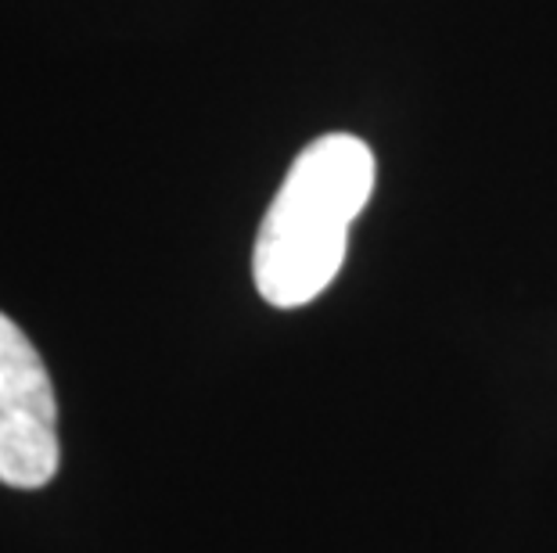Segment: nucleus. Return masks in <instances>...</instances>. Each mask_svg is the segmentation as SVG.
Returning <instances> with one entry per match:
<instances>
[{
	"instance_id": "obj_1",
	"label": "nucleus",
	"mask_w": 557,
	"mask_h": 553,
	"mask_svg": "<svg viewBox=\"0 0 557 553\" xmlns=\"http://www.w3.org/2000/svg\"><path fill=\"white\" fill-rule=\"evenodd\" d=\"M374 155L360 137L327 134L299 151L256 234L252 277L277 310L313 302L338 277L349 227L374 194Z\"/></svg>"
},
{
	"instance_id": "obj_2",
	"label": "nucleus",
	"mask_w": 557,
	"mask_h": 553,
	"mask_svg": "<svg viewBox=\"0 0 557 553\" xmlns=\"http://www.w3.org/2000/svg\"><path fill=\"white\" fill-rule=\"evenodd\" d=\"M58 403L37 345L0 313V481L44 489L58 475Z\"/></svg>"
}]
</instances>
